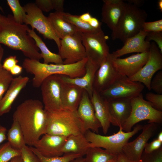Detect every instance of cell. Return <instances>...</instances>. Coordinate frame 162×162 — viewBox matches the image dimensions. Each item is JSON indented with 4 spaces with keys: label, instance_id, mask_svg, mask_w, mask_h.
I'll use <instances>...</instances> for the list:
<instances>
[{
    "label": "cell",
    "instance_id": "6da1fadb",
    "mask_svg": "<svg viewBox=\"0 0 162 162\" xmlns=\"http://www.w3.org/2000/svg\"><path fill=\"white\" fill-rule=\"evenodd\" d=\"M13 117L19 124L26 145L33 146L42 135L46 134L47 113L39 100H25L17 107Z\"/></svg>",
    "mask_w": 162,
    "mask_h": 162
},
{
    "label": "cell",
    "instance_id": "7a4b0ae2",
    "mask_svg": "<svg viewBox=\"0 0 162 162\" xmlns=\"http://www.w3.org/2000/svg\"><path fill=\"white\" fill-rule=\"evenodd\" d=\"M27 25L16 22L13 15L0 14V44L21 51L28 58L40 61L42 58L34 40L29 35Z\"/></svg>",
    "mask_w": 162,
    "mask_h": 162
},
{
    "label": "cell",
    "instance_id": "3957f363",
    "mask_svg": "<svg viewBox=\"0 0 162 162\" xmlns=\"http://www.w3.org/2000/svg\"><path fill=\"white\" fill-rule=\"evenodd\" d=\"M87 60L86 58L71 64H46L27 58L24 60L22 67L27 73L34 75L32 85L38 88L44 79L51 75L58 74L71 78L82 76L86 72L85 66Z\"/></svg>",
    "mask_w": 162,
    "mask_h": 162
},
{
    "label": "cell",
    "instance_id": "277c9868",
    "mask_svg": "<svg viewBox=\"0 0 162 162\" xmlns=\"http://www.w3.org/2000/svg\"><path fill=\"white\" fill-rule=\"evenodd\" d=\"M47 113L46 134L67 137L71 135L84 134L83 124L76 111L63 110L56 112Z\"/></svg>",
    "mask_w": 162,
    "mask_h": 162
},
{
    "label": "cell",
    "instance_id": "5b68a950",
    "mask_svg": "<svg viewBox=\"0 0 162 162\" xmlns=\"http://www.w3.org/2000/svg\"><path fill=\"white\" fill-rule=\"evenodd\" d=\"M142 127L141 125L137 124L132 131L129 132L123 131L122 127H120L118 132L108 136H103L88 130L84 135L92 147L102 148L117 155L122 152L123 147L129 139L142 130Z\"/></svg>",
    "mask_w": 162,
    "mask_h": 162
},
{
    "label": "cell",
    "instance_id": "8992f818",
    "mask_svg": "<svg viewBox=\"0 0 162 162\" xmlns=\"http://www.w3.org/2000/svg\"><path fill=\"white\" fill-rule=\"evenodd\" d=\"M148 15L143 9L127 3L123 15L117 28L114 40H121L123 43L128 38L142 30Z\"/></svg>",
    "mask_w": 162,
    "mask_h": 162
},
{
    "label": "cell",
    "instance_id": "52a82bcc",
    "mask_svg": "<svg viewBox=\"0 0 162 162\" xmlns=\"http://www.w3.org/2000/svg\"><path fill=\"white\" fill-rule=\"evenodd\" d=\"M131 101V114L122 128L123 131H130L135 124L143 120H148V123H161L162 111L155 109L148 102L144 100L142 93L132 98Z\"/></svg>",
    "mask_w": 162,
    "mask_h": 162
},
{
    "label": "cell",
    "instance_id": "ba28073f",
    "mask_svg": "<svg viewBox=\"0 0 162 162\" xmlns=\"http://www.w3.org/2000/svg\"><path fill=\"white\" fill-rule=\"evenodd\" d=\"M82 44L88 59L99 67L109 53L106 43L108 37L102 29L88 33H81Z\"/></svg>",
    "mask_w": 162,
    "mask_h": 162
},
{
    "label": "cell",
    "instance_id": "9c48e42d",
    "mask_svg": "<svg viewBox=\"0 0 162 162\" xmlns=\"http://www.w3.org/2000/svg\"><path fill=\"white\" fill-rule=\"evenodd\" d=\"M64 83L62 75L50 76L44 79L40 87L43 104L45 110L56 112L63 110L62 96Z\"/></svg>",
    "mask_w": 162,
    "mask_h": 162
},
{
    "label": "cell",
    "instance_id": "30bf717a",
    "mask_svg": "<svg viewBox=\"0 0 162 162\" xmlns=\"http://www.w3.org/2000/svg\"><path fill=\"white\" fill-rule=\"evenodd\" d=\"M23 7L26 14L24 23L30 25L32 29H36L45 39L53 40L59 49L61 39L56 34L48 17L43 14L35 3H28Z\"/></svg>",
    "mask_w": 162,
    "mask_h": 162
},
{
    "label": "cell",
    "instance_id": "8fae6325",
    "mask_svg": "<svg viewBox=\"0 0 162 162\" xmlns=\"http://www.w3.org/2000/svg\"><path fill=\"white\" fill-rule=\"evenodd\" d=\"M144 88L142 83L121 75L110 86L99 93L107 101L119 98L131 99L142 93Z\"/></svg>",
    "mask_w": 162,
    "mask_h": 162
},
{
    "label": "cell",
    "instance_id": "7c38bea8",
    "mask_svg": "<svg viewBox=\"0 0 162 162\" xmlns=\"http://www.w3.org/2000/svg\"><path fill=\"white\" fill-rule=\"evenodd\" d=\"M148 52V58L145 65L137 73L128 78L131 81L143 84L150 90L151 82L154 75L162 68V53L154 42L151 43Z\"/></svg>",
    "mask_w": 162,
    "mask_h": 162
},
{
    "label": "cell",
    "instance_id": "4fadbf2b",
    "mask_svg": "<svg viewBox=\"0 0 162 162\" xmlns=\"http://www.w3.org/2000/svg\"><path fill=\"white\" fill-rule=\"evenodd\" d=\"M81 33L79 32L61 39L58 54L63 60V64H74L87 58Z\"/></svg>",
    "mask_w": 162,
    "mask_h": 162
},
{
    "label": "cell",
    "instance_id": "5bb4252c",
    "mask_svg": "<svg viewBox=\"0 0 162 162\" xmlns=\"http://www.w3.org/2000/svg\"><path fill=\"white\" fill-rule=\"evenodd\" d=\"M156 124L150 123L144 125L141 134L135 140L128 142L124 146L122 152L130 160L133 162L140 160L146 144L157 129Z\"/></svg>",
    "mask_w": 162,
    "mask_h": 162
},
{
    "label": "cell",
    "instance_id": "9a60e30c",
    "mask_svg": "<svg viewBox=\"0 0 162 162\" xmlns=\"http://www.w3.org/2000/svg\"><path fill=\"white\" fill-rule=\"evenodd\" d=\"M101 21L112 31V39L125 11L127 3L122 0H104Z\"/></svg>",
    "mask_w": 162,
    "mask_h": 162
},
{
    "label": "cell",
    "instance_id": "2e32d148",
    "mask_svg": "<svg viewBox=\"0 0 162 162\" xmlns=\"http://www.w3.org/2000/svg\"><path fill=\"white\" fill-rule=\"evenodd\" d=\"M148 55V52L137 53L124 58H113L111 57L112 64L121 75L130 77L137 73L145 65Z\"/></svg>",
    "mask_w": 162,
    "mask_h": 162
},
{
    "label": "cell",
    "instance_id": "e0dca14e",
    "mask_svg": "<svg viewBox=\"0 0 162 162\" xmlns=\"http://www.w3.org/2000/svg\"><path fill=\"white\" fill-rule=\"evenodd\" d=\"M112 59L110 53L95 73L93 89L99 93L108 88L121 76L113 66Z\"/></svg>",
    "mask_w": 162,
    "mask_h": 162
},
{
    "label": "cell",
    "instance_id": "ac0fdd59",
    "mask_svg": "<svg viewBox=\"0 0 162 162\" xmlns=\"http://www.w3.org/2000/svg\"><path fill=\"white\" fill-rule=\"evenodd\" d=\"M67 137L46 134L37 140L33 147L42 156L48 158L63 155L62 148Z\"/></svg>",
    "mask_w": 162,
    "mask_h": 162
},
{
    "label": "cell",
    "instance_id": "d6986e66",
    "mask_svg": "<svg viewBox=\"0 0 162 162\" xmlns=\"http://www.w3.org/2000/svg\"><path fill=\"white\" fill-rule=\"evenodd\" d=\"M76 112L83 124L85 132L88 130H91L98 134L101 126L95 116L90 98L85 90Z\"/></svg>",
    "mask_w": 162,
    "mask_h": 162
},
{
    "label": "cell",
    "instance_id": "ffe728a7",
    "mask_svg": "<svg viewBox=\"0 0 162 162\" xmlns=\"http://www.w3.org/2000/svg\"><path fill=\"white\" fill-rule=\"evenodd\" d=\"M131 99L119 98L107 100L111 124L112 125L123 127L131 114Z\"/></svg>",
    "mask_w": 162,
    "mask_h": 162
},
{
    "label": "cell",
    "instance_id": "44dd1931",
    "mask_svg": "<svg viewBox=\"0 0 162 162\" xmlns=\"http://www.w3.org/2000/svg\"><path fill=\"white\" fill-rule=\"evenodd\" d=\"M147 32L142 30L138 33L127 39L120 49L110 53L113 58L119 57L128 53L148 52L151 43L146 40Z\"/></svg>",
    "mask_w": 162,
    "mask_h": 162
},
{
    "label": "cell",
    "instance_id": "7402d4cb",
    "mask_svg": "<svg viewBox=\"0 0 162 162\" xmlns=\"http://www.w3.org/2000/svg\"><path fill=\"white\" fill-rule=\"evenodd\" d=\"M27 76L20 75L14 78L8 88L0 100V116L9 112L12 104L29 81Z\"/></svg>",
    "mask_w": 162,
    "mask_h": 162
},
{
    "label": "cell",
    "instance_id": "603a6c76",
    "mask_svg": "<svg viewBox=\"0 0 162 162\" xmlns=\"http://www.w3.org/2000/svg\"><path fill=\"white\" fill-rule=\"evenodd\" d=\"M85 74L80 77L71 78L62 75L63 81L72 84L83 88L90 98L94 90L93 85L95 73L99 67L88 60L85 65Z\"/></svg>",
    "mask_w": 162,
    "mask_h": 162
},
{
    "label": "cell",
    "instance_id": "cb8c5ba5",
    "mask_svg": "<svg viewBox=\"0 0 162 162\" xmlns=\"http://www.w3.org/2000/svg\"><path fill=\"white\" fill-rule=\"evenodd\" d=\"M90 100L95 116L100 124L103 133L106 134L111 124L108 101L94 90Z\"/></svg>",
    "mask_w": 162,
    "mask_h": 162
},
{
    "label": "cell",
    "instance_id": "d4e9b609",
    "mask_svg": "<svg viewBox=\"0 0 162 162\" xmlns=\"http://www.w3.org/2000/svg\"><path fill=\"white\" fill-rule=\"evenodd\" d=\"M84 89L77 86L64 82L62 102L64 110L76 111L81 100Z\"/></svg>",
    "mask_w": 162,
    "mask_h": 162
},
{
    "label": "cell",
    "instance_id": "484cf974",
    "mask_svg": "<svg viewBox=\"0 0 162 162\" xmlns=\"http://www.w3.org/2000/svg\"><path fill=\"white\" fill-rule=\"evenodd\" d=\"M91 147L84 134L71 135L67 137L62 152L63 154H77L83 157Z\"/></svg>",
    "mask_w": 162,
    "mask_h": 162
},
{
    "label": "cell",
    "instance_id": "4316f807",
    "mask_svg": "<svg viewBox=\"0 0 162 162\" xmlns=\"http://www.w3.org/2000/svg\"><path fill=\"white\" fill-rule=\"evenodd\" d=\"M63 12H52L47 17L56 34L60 39L80 32L74 26L64 19Z\"/></svg>",
    "mask_w": 162,
    "mask_h": 162
},
{
    "label": "cell",
    "instance_id": "83f0119b",
    "mask_svg": "<svg viewBox=\"0 0 162 162\" xmlns=\"http://www.w3.org/2000/svg\"><path fill=\"white\" fill-rule=\"evenodd\" d=\"M29 35L34 40L38 47L41 51L44 63L49 64L53 63L56 64H63V60L58 54L54 53L50 50L41 38L38 35L34 30L29 28L28 31Z\"/></svg>",
    "mask_w": 162,
    "mask_h": 162
},
{
    "label": "cell",
    "instance_id": "f1b7e54d",
    "mask_svg": "<svg viewBox=\"0 0 162 162\" xmlns=\"http://www.w3.org/2000/svg\"><path fill=\"white\" fill-rule=\"evenodd\" d=\"M7 136L8 142L14 149L20 151L26 145L20 126L15 119H13L11 127L7 133Z\"/></svg>",
    "mask_w": 162,
    "mask_h": 162
},
{
    "label": "cell",
    "instance_id": "f546056e",
    "mask_svg": "<svg viewBox=\"0 0 162 162\" xmlns=\"http://www.w3.org/2000/svg\"><path fill=\"white\" fill-rule=\"evenodd\" d=\"M83 162H107L116 158L117 155L105 149L91 147L88 150Z\"/></svg>",
    "mask_w": 162,
    "mask_h": 162
},
{
    "label": "cell",
    "instance_id": "4dcf8cb0",
    "mask_svg": "<svg viewBox=\"0 0 162 162\" xmlns=\"http://www.w3.org/2000/svg\"><path fill=\"white\" fill-rule=\"evenodd\" d=\"M64 19L68 22L74 26L77 30L82 33H91L96 32L101 28H94L87 22L82 20L79 16L71 14L68 13L63 12Z\"/></svg>",
    "mask_w": 162,
    "mask_h": 162
},
{
    "label": "cell",
    "instance_id": "1f68e13d",
    "mask_svg": "<svg viewBox=\"0 0 162 162\" xmlns=\"http://www.w3.org/2000/svg\"><path fill=\"white\" fill-rule=\"evenodd\" d=\"M7 4L13 14V17L17 22L23 24L26 13L23 7L20 5L19 0H7Z\"/></svg>",
    "mask_w": 162,
    "mask_h": 162
},
{
    "label": "cell",
    "instance_id": "d6a6232c",
    "mask_svg": "<svg viewBox=\"0 0 162 162\" xmlns=\"http://www.w3.org/2000/svg\"><path fill=\"white\" fill-rule=\"evenodd\" d=\"M31 150L38 156L41 162H70L77 158L82 157L77 154H67L58 157L48 158L40 154L33 146H30Z\"/></svg>",
    "mask_w": 162,
    "mask_h": 162
},
{
    "label": "cell",
    "instance_id": "836d02e7",
    "mask_svg": "<svg viewBox=\"0 0 162 162\" xmlns=\"http://www.w3.org/2000/svg\"><path fill=\"white\" fill-rule=\"evenodd\" d=\"M20 155V151L14 148L8 142L0 146V162H8Z\"/></svg>",
    "mask_w": 162,
    "mask_h": 162
},
{
    "label": "cell",
    "instance_id": "e575fe53",
    "mask_svg": "<svg viewBox=\"0 0 162 162\" xmlns=\"http://www.w3.org/2000/svg\"><path fill=\"white\" fill-rule=\"evenodd\" d=\"M13 78L9 71L3 68L0 71V100L8 88Z\"/></svg>",
    "mask_w": 162,
    "mask_h": 162
},
{
    "label": "cell",
    "instance_id": "d590c367",
    "mask_svg": "<svg viewBox=\"0 0 162 162\" xmlns=\"http://www.w3.org/2000/svg\"><path fill=\"white\" fill-rule=\"evenodd\" d=\"M138 162H162V147L149 153L144 151Z\"/></svg>",
    "mask_w": 162,
    "mask_h": 162
},
{
    "label": "cell",
    "instance_id": "8d00e7d4",
    "mask_svg": "<svg viewBox=\"0 0 162 162\" xmlns=\"http://www.w3.org/2000/svg\"><path fill=\"white\" fill-rule=\"evenodd\" d=\"M146 100L155 109L162 111V94L148 92L145 96Z\"/></svg>",
    "mask_w": 162,
    "mask_h": 162
},
{
    "label": "cell",
    "instance_id": "74e56055",
    "mask_svg": "<svg viewBox=\"0 0 162 162\" xmlns=\"http://www.w3.org/2000/svg\"><path fill=\"white\" fill-rule=\"evenodd\" d=\"M22 162H41L38 156L26 145L21 150Z\"/></svg>",
    "mask_w": 162,
    "mask_h": 162
},
{
    "label": "cell",
    "instance_id": "f35d334b",
    "mask_svg": "<svg viewBox=\"0 0 162 162\" xmlns=\"http://www.w3.org/2000/svg\"><path fill=\"white\" fill-rule=\"evenodd\" d=\"M142 30L147 32H162V20L150 22H145L142 26Z\"/></svg>",
    "mask_w": 162,
    "mask_h": 162
},
{
    "label": "cell",
    "instance_id": "ab89813d",
    "mask_svg": "<svg viewBox=\"0 0 162 162\" xmlns=\"http://www.w3.org/2000/svg\"><path fill=\"white\" fill-rule=\"evenodd\" d=\"M151 90L157 94H162V71H159L152 79L150 83Z\"/></svg>",
    "mask_w": 162,
    "mask_h": 162
},
{
    "label": "cell",
    "instance_id": "60d3db41",
    "mask_svg": "<svg viewBox=\"0 0 162 162\" xmlns=\"http://www.w3.org/2000/svg\"><path fill=\"white\" fill-rule=\"evenodd\" d=\"M146 40L149 42L154 41L162 53V32H147Z\"/></svg>",
    "mask_w": 162,
    "mask_h": 162
},
{
    "label": "cell",
    "instance_id": "b9f144b4",
    "mask_svg": "<svg viewBox=\"0 0 162 162\" xmlns=\"http://www.w3.org/2000/svg\"><path fill=\"white\" fill-rule=\"evenodd\" d=\"M35 4L42 11L48 12L54 10L53 0H36Z\"/></svg>",
    "mask_w": 162,
    "mask_h": 162
},
{
    "label": "cell",
    "instance_id": "7bdbcfd3",
    "mask_svg": "<svg viewBox=\"0 0 162 162\" xmlns=\"http://www.w3.org/2000/svg\"><path fill=\"white\" fill-rule=\"evenodd\" d=\"M18 62L16 56H10L4 60L2 64L3 68L6 70L10 71L14 66L17 64Z\"/></svg>",
    "mask_w": 162,
    "mask_h": 162
},
{
    "label": "cell",
    "instance_id": "ee69618b",
    "mask_svg": "<svg viewBox=\"0 0 162 162\" xmlns=\"http://www.w3.org/2000/svg\"><path fill=\"white\" fill-rule=\"evenodd\" d=\"M162 142L156 138L150 143L147 142L145 146L144 151L146 153H151L159 149L162 147Z\"/></svg>",
    "mask_w": 162,
    "mask_h": 162
},
{
    "label": "cell",
    "instance_id": "f6af8a7d",
    "mask_svg": "<svg viewBox=\"0 0 162 162\" xmlns=\"http://www.w3.org/2000/svg\"><path fill=\"white\" fill-rule=\"evenodd\" d=\"M54 10L58 12H64V1L63 0H53Z\"/></svg>",
    "mask_w": 162,
    "mask_h": 162
},
{
    "label": "cell",
    "instance_id": "bcb514c9",
    "mask_svg": "<svg viewBox=\"0 0 162 162\" xmlns=\"http://www.w3.org/2000/svg\"><path fill=\"white\" fill-rule=\"evenodd\" d=\"M88 23L92 28L98 29L101 28V23L95 17H92Z\"/></svg>",
    "mask_w": 162,
    "mask_h": 162
},
{
    "label": "cell",
    "instance_id": "7dc6e473",
    "mask_svg": "<svg viewBox=\"0 0 162 162\" xmlns=\"http://www.w3.org/2000/svg\"><path fill=\"white\" fill-rule=\"evenodd\" d=\"M7 128L0 125V144L7 140Z\"/></svg>",
    "mask_w": 162,
    "mask_h": 162
},
{
    "label": "cell",
    "instance_id": "c3c4849f",
    "mask_svg": "<svg viewBox=\"0 0 162 162\" xmlns=\"http://www.w3.org/2000/svg\"><path fill=\"white\" fill-rule=\"evenodd\" d=\"M22 69V67L19 65L16 64L14 66L9 72L12 76L18 75L21 73Z\"/></svg>",
    "mask_w": 162,
    "mask_h": 162
},
{
    "label": "cell",
    "instance_id": "681fc988",
    "mask_svg": "<svg viewBox=\"0 0 162 162\" xmlns=\"http://www.w3.org/2000/svg\"><path fill=\"white\" fill-rule=\"evenodd\" d=\"M116 162H133L130 160L122 152L117 156Z\"/></svg>",
    "mask_w": 162,
    "mask_h": 162
},
{
    "label": "cell",
    "instance_id": "f907efd6",
    "mask_svg": "<svg viewBox=\"0 0 162 162\" xmlns=\"http://www.w3.org/2000/svg\"><path fill=\"white\" fill-rule=\"evenodd\" d=\"M89 12L84 13L79 16L80 18L83 21L88 23L92 17Z\"/></svg>",
    "mask_w": 162,
    "mask_h": 162
},
{
    "label": "cell",
    "instance_id": "816d5d0a",
    "mask_svg": "<svg viewBox=\"0 0 162 162\" xmlns=\"http://www.w3.org/2000/svg\"><path fill=\"white\" fill-rule=\"evenodd\" d=\"M128 3L133 4L138 7H140L144 4L143 1L141 0H127Z\"/></svg>",
    "mask_w": 162,
    "mask_h": 162
},
{
    "label": "cell",
    "instance_id": "f5cc1de1",
    "mask_svg": "<svg viewBox=\"0 0 162 162\" xmlns=\"http://www.w3.org/2000/svg\"><path fill=\"white\" fill-rule=\"evenodd\" d=\"M4 54V49L0 44V71L3 68L2 64L1 63V61Z\"/></svg>",
    "mask_w": 162,
    "mask_h": 162
},
{
    "label": "cell",
    "instance_id": "db71d44e",
    "mask_svg": "<svg viewBox=\"0 0 162 162\" xmlns=\"http://www.w3.org/2000/svg\"><path fill=\"white\" fill-rule=\"evenodd\" d=\"M9 162H22L21 155L17 156L13 158Z\"/></svg>",
    "mask_w": 162,
    "mask_h": 162
},
{
    "label": "cell",
    "instance_id": "11a10c76",
    "mask_svg": "<svg viewBox=\"0 0 162 162\" xmlns=\"http://www.w3.org/2000/svg\"><path fill=\"white\" fill-rule=\"evenodd\" d=\"M84 160V158L83 157H81L75 158L70 162H83Z\"/></svg>",
    "mask_w": 162,
    "mask_h": 162
},
{
    "label": "cell",
    "instance_id": "9f6ffc18",
    "mask_svg": "<svg viewBox=\"0 0 162 162\" xmlns=\"http://www.w3.org/2000/svg\"><path fill=\"white\" fill-rule=\"evenodd\" d=\"M158 9L160 11H162V0H160L158 2Z\"/></svg>",
    "mask_w": 162,
    "mask_h": 162
},
{
    "label": "cell",
    "instance_id": "6f0895ef",
    "mask_svg": "<svg viewBox=\"0 0 162 162\" xmlns=\"http://www.w3.org/2000/svg\"><path fill=\"white\" fill-rule=\"evenodd\" d=\"M157 139L160 141L162 142V131H160L158 134Z\"/></svg>",
    "mask_w": 162,
    "mask_h": 162
},
{
    "label": "cell",
    "instance_id": "680465c9",
    "mask_svg": "<svg viewBox=\"0 0 162 162\" xmlns=\"http://www.w3.org/2000/svg\"><path fill=\"white\" fill-rule=\"evenodd\" d=\"M116 157L114 159L110 160L107 162H116Z\"/></svg>",
    "mask_w": 162,
    "mask_h": 162
},
{
    "label": "cell",
    "instance_id": "91938a15",
    "mask_svg": "<svg viewBox=\"0 0 162 162\" xmlns=\"http://www.w3.org/2000/svg\"><path fill=\"white\" fill-rule=\"evenodd\" d=\"M0 10H1V11L3 12H4V11H3V9L2 8V7L0 5Z\"/></svg>",
    "mask_w": 162,
    "mask_h": 162
}]
</instances>
